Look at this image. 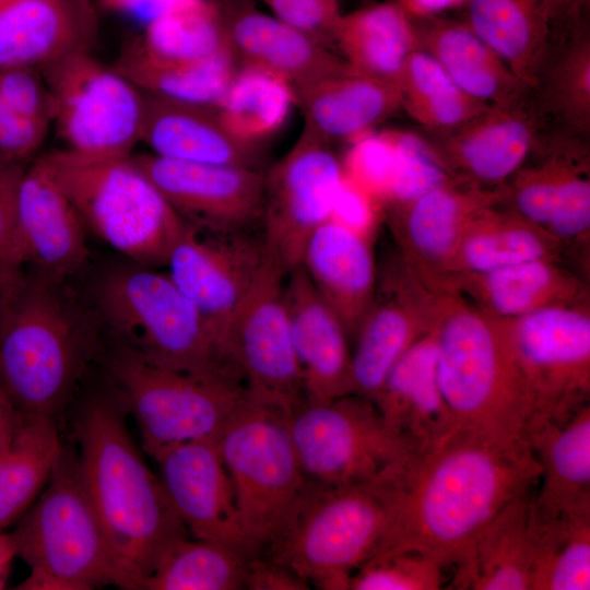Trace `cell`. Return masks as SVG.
Wrapping results in <instances>:
<instances>
[{"label":"cell","mask_w":590,"mask_h":590,"mask_svg":"<svg viewBox=\"0 0 590 590\" xmlns=\"http://www.w3.org/2000/svg\"><path fill=\"white\" fill-rule=\"evenodd\" d=\"M539 476L526 442L453 427L374 480L390 510V531L380 552L415 550L453 574L483 530L534 488Z\"/></svg>","instance_id":"1"},{"label":"cell","mask_w":590,"mask_h":590,"mask_svg":"<svg viewBox=\"0 0 590 590\" xmlns=\"http://www.w3.org/2000/svg\"><path fill=\"white\" fill-rule=\"evenodd\" d=\"M118 396L91 397L74 434L85 489L121 570L125 589L139 590L168 547L189 533L145 462Z\"/></svg>","instance_id":"2"},{"label":"cell","mask_w":590,"mask_h":590,"mask_svg":"<svg viewBox=\"0 0 590 590\" xmlns=\"http://www.w3.org/2000/svg\"><path fill=\"white\" fill-rule=\"evenodd\" d=\"M435 335L438 385L453 426L526 442L532 402L509 320L467 302L458 291L441 292Z\"/></svg>","instance_id":"3"},{"label":"cell","mask_w":590,"mask_h":590,"mask_svg":"<svg viewBox=\"0 0 590 590\" xmlns=\"http://www.w3.org/2000/svg\"><path fill=\"white\" fill-rule=\"evenodd\" d=\"M61 282L24 269L0 294V380L24 416L56 420L88 356L87 332Z\"/></svg>","instance_id":"4"},{"label":"cell","mask_w":590,"mask_h":590,"mask_svg":"<svg viewBox=\"0 0 590 590\" xmlns=\"http://www.w3.org/2000/svg\"><path fill=\"white\" fill-rule=\"evenodd\" d=\"M31 569L15 589H125V580L85 489L78 453L63 445L44 489L11 532Z\"/></svg>","instance_id":"5"},{"label":"cell","mask_w":590,"mask_h":590,"mask_svg":"<svg viewBox=\"0 0 590 590\" xmlns=\"http://www.w3.org/2000/svg\"><path fill=\"white\" fill-rule=\"evenodd\" d=\"M42 158L84 225L135 264L166 266L189 224L131 155L91 157L64 149Z\"/></svg>","instance_id":"6"},{"label":"cell","mask_w":590,"mask_h":590,"mask_svg":"<svg viewBox=\"0 0 590 590\" xmlns=\"http://www.w3.org/2000/svg\"><path fill=\"white\" fill-rule=\"evenodd\" d=\"M390 510L377 484H309L260 554L323 590H350L354 573L386 545Z\"/></svg>","instance_id":"7"},{"label":"cell","mask_w":590,"mask_h":590,"mask_svg":"<svg viewBox=\"0 0 590 590\" xmlns=\"http://www.w3.org/2000/svg\"><path fill=\"white\" fill-rule=\"evenodd\" d=\"M106 366L151 458L172 446L217 438L248 392L238 368L172 367L120 343Z\"/></svg>","instance_id":"8"},{"label":"cell","mask_w":590,"mask_h":590,"mask_svg":"<svg viewBox=\"0 0 590 590\" xmlns=\"http://www.w3.org/2000/svg\"><path fill=\"white\" fill-rule=\"evenodd\" d=\"M288 416L247 392L217 437L251 557L278 535L308 485Z\"/></svg>","instance_id":"9"},{"label":"cell","mask_w":590,"mask_h":590,"mask_svg":"<svg viewBox=\"0 0 590 590\" xmlns=\"http://www.w3.org/2000/svg\"><path fill=\"white\" fill-rule=\"evenodd\" d=\"M97 303L119 343L154 362L186 369L238 368L167 273L139 264L115 270L101 282Z\"/></svg>","instance_id":"10"},{"label":"cell","mask_w":590,"mask_h":590,"mask_svg":"<svg viewBox=\"0 0 590 590\" xmlns=\"http://www.w3.org/2000/svg\"><path fill=\"white\" fill-rule=\"evenodd\" d=\"M288 428L307 483L318 486L369 483L416 452L371 400L356 393L304 402L288 416Z\"/></svg>","instance_id":"11"},{"label":"cell","mask_w":590,"mask_h":590,"mask_svg":"<svg viewBox=\"0 0 590 590\" xmlns=\"http://www.w3.org/2000/svg\"><path fill=\"white\" fill-rule=\"evenodd\" d=\"M52 121L67 150L91 157H127L141 141L145 96L114 67L72 52L40 70Z\"/></svg>","instance_id":"12"},{"label":"cell","mask_w":590,"mask_h":590,"mask_svg":"<svg viewBox=\"0 0 590 590\" xmlns=\"http://www.w3.org/2000/svg\"><path fill=\"white\" fill-rule=\"evenodd\" d=\"M330 144L304 128L293 148L264 175L261 235L286 273L300 266L310 236L331 219L344 172Z\"/></svg>","instance_id":"13"},{"label":"cell","mask_w":590,"mask_h":590,"mask_svg":"<svg viewBox=\"0 0 590 590\" xmlns=\"http://www.w3.org/2000/svg\"><path fill=\"white\" fill-rule=\"evenodd\" d=\"M285 276L267 250L234 319L228 352L248 392L291 415L305 400L284 300Z\"/></svg>","instance_id":"14"},{"label":"cell","mask_w":590,"mask_h":590,"mask_svg":"<svg viewBox=\"0 0 590 590\" xmlns=\"http://www.w3.org/2000/svg\"><path fill=\"white\" fill-rule=\"evenodd\" d=\"M509 323L532 413H560L588 403L590 314L585 303L545 307Z\"/></svg>","instance_id":"15"},{"label":"cell","mask_w":590,"mask_h":590,"mask_svg":"<svg viewBox=\"0 0 590 590\" xmlns=\"http://www.w3.org/2000/svg\"><path fill=\"white\" fill-rule=\"evenodd\" d=\"M266 256L262 235L213 233L191 225L169 253L167 274L197 308L231 361V329Z\"/></svg>","instance_id":"16"},{"label":"cell","mask_w":590,"mask_h":590,"mask_svg":"<svg viewBox=\"0 0 590 590\" xmlns=\"http://www.w3.org/2000/svg\"><path fill=\"white\" fill-rule=\"evenodd\" d=\"M131 157L189 225L213 233L261 226L264 175L256 168L179 162L152 153Z\"/></svg>","instance_id":"17"},{"label":"cell","mask_w":590,"mask_h":590,"mask_svg":"<svg viewBox=\"0 0 590 590\" xmlns=\"http://www.w3.org/2000/svg\"><path fill=\"white\" fill-rule=\"evenodd\" d=\"M506 197L505 190L472 182L463 186L457 180L392 208V227L405 269L427 288L456 291L455 258L467 226Z\"/></svg>","instance_id":"18"},{"label":"cell","mask_w":590,"mask_h":590,"mask_svg":"<svg viewBox=\"0 0 590 590\" xmlns=\"http://www.w3.org/2000/svg\"><path fill=\"white\" fill-rule=\"evenodd\" d=\"M152 459L167 499L189 535L251 558L217 438L172 446Z\"/></svg>","instance_id":"19"},{"label":"cell","mask_w":590,"mask_h":590,"mask_svg":"<svg viewBox=\"0 0 590 590\" xmlns=\"http://www.w3.org/2000/svg\"><path fill=\"white\" fill-rule=\"evenodd\" d=\"M439 293L424 286L402 262L381 276L355 335L353 393L375 399L397 361L434 327Z\"/></svg>","instance_id":"20"},{"label":"cell","mask_w":590,"mask_h":590,"mask_svg":"<svg viewBox=\"0 0 590 590\" xmlns=\"http://www.w3.org/2000/svg\"><path fill=\"white\" fill-rule=\"evenodd\" d=\"M214 2L236 60L280 75L292 86L295 99L315 83L349 67L340 55L261 12L251 0Z\"/></svg>","instance_id":"21"},{"label":"cell","mask_w":590,"mask_h":590,"mask_svg":"<svg viewBox=\"0 0 590 590\" xmlns=\"http://www.w3.org/2000/svg\"><path fill=\"white\" fill-rule=\"evenodd\" d=\"M284 300L305 403L353 393L349 334L300 266L286 273Z\"/></svg>","instance_id":"22"},{"label":"cell","mask_w":590,"mask_h":590,"mask_svg":"<svg viewBox=\"0 0 590 590\" xmlns=\"http://www.w3.org/2000/svg\"><path fill=\"white\" fill-rule=\"evenodd\" d=\"M17 220L26 266L33 270L63 281L85 262L84 223L42 156L22 176Z\"/></svg>","instance_id":"23"},{"label":"cell","mask_w":590,"mask_h":590,"mask_svg":"<svg viewBox=\"0 0 590 590\" xmlns=\"http://www.w3.org/2000/svg\"><path fill=\"white\" fill-rule=\"evenodd\" d=\"M523 439L540 467L533 505L550 512L590 515V404L562 413L533 412Z\"/></svg>","instance_id":"24"},{"label":"cell","mask_w":590,"mask_h":590,"mask_svg":"<svg viewBox=\"0 0 590 590\" xmlns=\"http://www.w3.org/2000/svg\"><path fill=\"white\" fill-rule=\"evenodd\" d=\"M98 21L90 0H13L0 8V70L44 69L90 50Z\"/></svg>","instance_id":"25"},{"label":"cell","mask_w":590,"mask_h":590,"mask_svg":"<svg viewBox=\"0 0 590 590\" xmlns=\"http://www.w3.org/2000/svg\"><path fill=\"white\" fill-rule=\"evenodd\" d=\"M320 297L355 338L375 296L376 264L366 237L329 219L310 236L300 262Z\"/></svg>","instance_id":"26"},{"label":"cell","mask_w":590,"mask_h":590,"mask_svg":"<svg viewBox=\"0 0 590 590\" xmlns=\"http://www.w3.org/2000/svg\"><path fill=\"white\" fill-rule=\"evenodd\" d=\"M523 101L491 105L445 132L439 152L449 167L479 186L500 184L515 175L536 143V119Z\"/></svg>","instance_id":"27"},{"label":"cell","mask_w":590,"mask_h":590,"mask_svg":"<svg viewBox=\"0 0 590 590\" xmlns=\"http://www.w3.org/2000/svg\"><path fill=\"white\" fill-rule=\"evenodd\" d=\"M373 402L416 451L455 427L438 385L435 324L397 361Z\"/></svg>","instance_id":"28"},{"label":"cell","mask_w":590,"mask_h":590,"mask_svg":"<svg viewBox=\"0 0 590 590\" xmlns=\"http://www.w3.org/2000/svg\"><path fill=\"white\" fill-rule=\"evenodd\" d=\"M144 96L141 141L152 154L187 163L256 168L258 146L234 138L215 107Z\"/></svg>","instance_id":"29"},{"label":"cell","mask_w":590,"mask_h":590,"mask_svg":"<svg viewBox=\"0 0 590 590\" xmlns=\"http://www.w3.org/2000/svg\"><path fill=\"white\" fill-rule=\"evenodd\" d=\"M418 48L469 96L488 106L524 98L530 90L467 23L436 15L412 19Z\"/></svg>","instance_id":"30"},{"label":"cell","mask_w":590,"mask_h":590,"mask_svg":"<svg viewBox=\"0 0 590 590\" xmlns=\"http://www.w3.org/2000/svg\"><path fill=\"white\" fill-rule=\"evenodd\" d=\"M304 128L328 142L352 141L396 113L397 86L350 66L315 83L296 97Z\"/></svg>","instance_id":"31"},{"label":"cell","mask_w":590,"mask_h":590,"mask_svg":"<svg viewBox=\"0 0 590 590\" xmlns=\"http://www.w3.org/2000/svg\"><path fill=\"white\" fill-rule=\"evenodd\" d=\"M467 24L530 90L547 55L551 0H467Z\"/></svg>","instance_id":"32"},{"label":"cell","mask_w":590,"mask_h":590,"mask_svg":"<svg viewBox=\"0 0 590 590\" xmlns=\"http://www.w3.org/2000/svg\"><path fill=\"white\" fill-rule=\"evenodd\" d=\"M535 487L515 498L483 530L448 589L530 590L529 511Z\"/></svg>","instance_id":"33"},{"label":"cell","mask_w":590,"mask_h":590,"mask_svg":"<svg viewBox=\"0 0 590 590\" xmlns=\"http://www.w3.org/2000/svg\"><path fill=\"white\" fill-rule=\"evenodd\" d=\"M458 292L465 290L487 312L512 320L556 305L583 303L581 283L559 268L555 260L535 259L488 273L459 279Z\"/></svg>","instance_id":"34"},{"label":"cell","mask_w":590,"mask_h":590,"mask_svg":"<svg viewBox=\"0 0 590 590\" xmlns=\"http://www.w3.org/2000/svg\"><path fill=\"white\" fill-rule=\"evenodd\" d=\"M334 48L352 69L396 85L418 45L412 17L397 1H385L342 13Z\"/></svg>","instance_id":"35"},{"label":"cell","mask_w":590,"mask_h":590,"mask_svg":"<svg viewBox=\"0 0 590 590\" xmlns=\"http://www.w3.org/2000/svg\"><path fill=\"white\" fill-rule=\"evenodd\" d=\"M496 205L477 213L461 237L453 264L456 288L463 276L557 257L559 241L548 232L514 210L499 211Z\"/></svg>","instance_id":"36"},{"label":"cell","mask_w":590,"mask_h":590,"mask_svg":"<svg viewBox=\"0 0 590 590\" xmlns=\"http://www.w3.org/2000/svg\"><path fill=\"white\" fill-rule=\"evenodd\" d=\"M235 61L233 54L196 61L161 60L132 42L114 68L145 94L216 108L237 69Z\"/></svg>","instance_id":"37"},{"label":"cell","mask_w":590,"mask_h":590,"mask_svg":"<svg viewBox=\"0 0 590 590\" xmlns=\"http://www.w3.org/2000/svg\"><path fill=\"white\" fill-rule=\"evenodd\" d=\"M529 533L530 590L590 589V515L545 511L531 499Z\"/></svg>","instance_id":"38"},{"label":"cell","mask_w":590,"mask_h":590,"mask_svg":"<svg viewBox=\"0 0 590 590\" xmlns=\"http://www.w3.org/2000/svg\"><path fill=\"white\" fill-rule=\"evenodd\" d=\"M62 447L56 420L23 415L14 439L0 452V531L20 520L37 499Z\"/></svg>","instance_id":"39"},{"label":"cell","mask_w":590,"mask_h":590,"mask_svg":"<svg viewBox=\"0 0 590 590\" xmlns=\"http://www.w3.org/2000/svg\"><path fill=\"white\" fill-rule=\"evenodd\" d=\"M293 104L294 91L283 78L260 67L241 64L216 111L234 138L258 146L283 126Z\"/></svg>","instance_id":"40"},{"label":"cell","mask_w":590,"mask_h":590,"mask_svg":"<svg viewBox=\"0 0 590 590\" xmlns=\"http://www.w3.org/2000/svg\"><path fill=\"white\" fill-rule=\"evenodd\" d=\"M396 86L401 108L420 125L442 133L462 126L488 107L465 94L421 48L405 60Z\"/></svg>","instance_id":"41"},{"label":"cell","mask_w":590,"mask_h":590,"mask_svg":"<svg viewBox=\"0 0 590 590\" xmlns=\"http://www.w3.org/2000/svg\"><path fill=\"white\" fill-rule=\"evenodd\" d=\"M133 43L148 56L170 61L233 54L214 0H189L162 13Z\"/></svg>","instance_id":"42"},{"label":"cell","mask_w":590,"mask_h":590,"mask_svg":"<svg viewBox=\"0 0 590 590\" xmlns=\"http://www.w3.org/2000/svg\"><path fill=\"white\" fill-rule=\"evenodd\" d=\"M248 559L229 546L188 535L168 547L142 590L244 589Z\"/></svg>","instance_id":"43"},{"label":"cell","mask_w":590,"mask_h":590,"mask_svg":"<svg viewBox=\"0 0 590 590\" xmlns=\"http://www.w3.org/2000/svg\"><path fill=\"white\" fill-rule=\"evenodd\" d=\"M566 133L554 141L543 161L520 168L515 174L507 198L514 211L526 220L543 227L550 223L568 194L574 180L589 169L588 154L578 140Z\"/></svg>","instance_id":"44"},{"label":"cell","mask_w":590,"mask_h":590,"mask_svg":"<svg viewBox=\"0 0 590 590\" xmlns=\"http://www.w3.org/2000/svg\"><path fill=\"white\" fill-rule=\"evenodd\" d=\"M544 101L564 123L568 134L585 135L590 129V37L576 24L568 40L547 66H542L538 86Z\"/></svg>","instance_id":"45"},{"label":"cell","mask_w":590,"mask_h":590,"mask_svg":"<svg viewBox=\"0 0 590 590\" xmlns=\"http://www.w3.org/2000/svg\"><path fill=\"white\" fill-rule=\"evenodd\" d=\"M397 148L393 179L384 201L403 206L423 194L457 181L439 151L420 135L392 130Z\"/></svg>","instance_id":"46"},{"label":"cell","mask_w":590,"mask_h":590,"mask_svg":"<svg viewBox=\"0 0 590 590\" xmlns=\"http://www.w3.org/2000/svg\"><path fill=\"white\" fill-rule=\"evenodd\" d=\"M446 570L415 550L384 551L354 573L350 590H439L446 588Z\"/></svg>","instance_id":"47"},{"label":"cell","mask_w":590,"mask_h":590,"mask_svg":"<svg viewBox=\"0 0 590 590\" xmlns=\"http://www.w3.org/2000/svg\"><path fill=\"white\" fill-rule=\"evenodd\" d=\"M397 163L392 130L368 131L350 141L343 165L344 176L373 196L385 200Z\"/></svg>","instance_id":"48"},{"label":"cell","mask_w":590,"mask_h":590,"mask_svg":"<svg viewBox=\"0 0 590 590\" xmlns=\"http://www.w3.org/2000/svg\"><path fill=\"white\" fill-rule=\"evenodd\" d=\"M26 167L0 162V274L4 276L26 267L17 220L19 188Z\"/></svg>","instance_id":"49"},{"label":"cell","mask_w":590,"mask_h":590,"mask_svg":"<svg viewBox=\"0 0 590 590\" xmlns=\"http://www.w3.org/2000/svg\"><path fill=\"white\" fill-rule=\"evenodd\" d=\"M272 15L334 48V30L342 14L339 0H261Z\"/></svg>","instance_id":"50"},{"label":"cell","mask_w":590,"mask_h":590,"mask_svg":"<svg viewBox=\"0 0 590 590\" xmlns=\"http://www.w3.org/2000/svg\"><path fill=\"white\" fill-rule=\"evenodd\" d=\"M0 98L20 114L52 121V103L42 71L19 67L0 70Z\"/></svg>","instance_id":"51"},{"label":"cell","mask_w":590,"mask_h":590,"mask_svg":"<svg viewBox=\"0 0 590 590\" xmlns=\"http://www.w3.org/2000/svg\"><path fill=\"white\" fill-rule=\"evenodd\" d=\"M48 127L49 122L26 117L0 98V162L28 165Z\"/></svg>","instance_id":"52"},{"label":"cell","mask_w":590,"mask_h":590,"mask_svg":"<svg viewBox=\"0 0 590 590\" xmlns=\"http://www.w3.org/2000/svg\"><path fill=\"white\" fill-rule=\"evenodd\" d=\"M310 585L288 567L257 555L247 560L244 589L249 590H308Z\"/></svg>","instance_id":"53"},{"label":"cell","mask_w":590,"mask_h":590,"mask_svg":"<svg viewBox=\"0 0 590 590\" xmlns=\"http://www.w3.org/2000/svg\"><path fill=\"white\" fill-rule=\"evenodd\" d=\"M375 200L344 176L334 199L331 219L362 233L373 221Z\"/></svg>","instance_id":"54"},{"label":"cell","mask_w":590,"mask_h":590,"mask_svg":"<svg viewBox=\"0 0 590 590\" xmlns=\"http://www.w3.org/2000/svg\"><path fill=\"white\" fill-rule=\"evenodd\" d=\"M22 422L23 415L10 400L0 380V452L10 446Z\"/></svg>","instance_id":"55"},{"label":"cell","mask_w":590,"mask_h":590,"mask_svg":"<svg viewBox=\"0 0 590 590\" xmlns=\"http://www.w3.org/2000/svg\"><path fill=\"white\" fill-rule=\"evenodd\" d=\"M412 19L434 16L467 0H396Z\"/></svg>","instance_id":"56"},{"label":"cell","mask_w":590,"mask_h":590,"mask_svg":"<svg viewBox=\"0 0 590 590\" xmlns=\"http://www.w3.org/2000/svg\"><path fill=\"white\" fill-rule=\"evenodd\" d=\"M16 546L12 533L0 531V590L7 587Z\"/></svg>","instance_id":"57"},{"label":"cell","mask_w":590,"mask_h":590,"mask_svg":"<svg viewBox=\"0 0 590 590\" xmlns=\"http://www.w3.org/2000/svg\"><path fill=\"white\" fill-rule=\"evenodd\" d=\"M554 23L560 19L571 24L579 22L580 14L586 7L589 5V0H551Z\"/></svg>","instance_id":"58"},{"label":"cell","mask_w":590,"mask_h":590,"mask_svg":"<svg viewBox=\"0 0 590 590\" xmlns=\"http://www.w3.org/2000/svg\"><path fill=\"white\" fill-rule=\"evenodd\" d=\"M8 278H10V276H4V275L0 274V294L2 292V288H3L4 283H5Z\"/></svg>","instance_id":"59"},{"label":"cell","mask_w":590,"mask_h":590,"mask_svg":"<svg viewBox=\"0 0 590 590\" xmlns=\"http://www.w3.org/2000/svg\"><path fill=\"white\" fill-rule=\"evenodd\" d=\"M13 0H0V8L9 2H11Z\"/></svg>","instance_id":"60"}]
</instances>
